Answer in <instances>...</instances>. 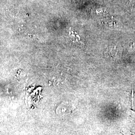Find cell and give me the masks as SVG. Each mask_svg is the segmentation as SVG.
<instances>
[{
	"label": "cell",
	"mask_w": 135,
	"mask_h": 135,
	"mask_svg": "<svg viewBox=\"0 0 135 135\" xmlns=\"http://www.w3.org/2000/svg\"><path fill=\"white\" fill-rule=\"evenodd\" d=\"M119 50L117 49L116 46L111 47L108 49L106 51L105 55L107 57L111 58V59H114L116 58L118 56L119 53Z\"/></svg>",
	"instance_id": "obj_1"
}]
</instances>
